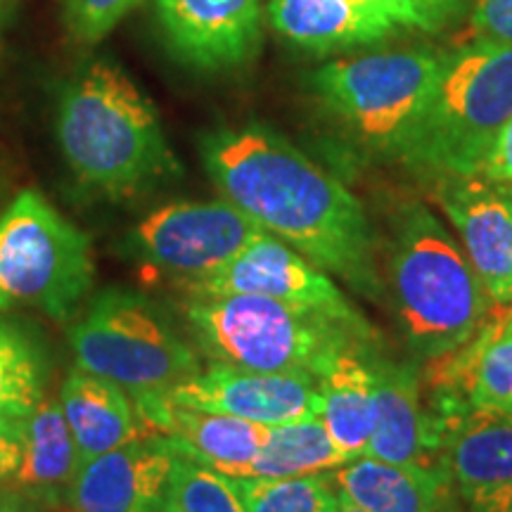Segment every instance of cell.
Returning a JSON list of instances; mask_svg holds the SVG:
<instances>
[{
    "instance_id": "44dd1931",
    "label": "cell",
    "mask_w": 512,
    "mask_h": 512,
    "mask_svg": "<svg viewBox=\"0 0 512 512\" xmlns=\"http://www.w3.org/2000/svg\"><path fill=\"white\" fill-rule=\"evenodd\" d=\"M377 344L342 351L328 370L320 375V420L347 456L361 458L366 453L375 425V384L370 356Z\"/></svg>"
},
{
    "instance_id": "ffe728a7",
    "label": "cell",
    "mask_w": 512,
    "mask_h": 512,
    "mask_svg": "<svg viewBox=\"0 0 512 512\" xmlns=\"http://www.w3.org/2000/svg\"><path fill=\"white\" fill-rule=\"evenodd\" d=\"M60 406L79 453V465L128 441L147 437L136 403L126 389L83 368H74L62 382Z\"/></svg>"
},
{
    "instance_id": "836d02e7",
    "label": "cell",
    "mask_w": 512,
    "mask_h": 512,
    "mask_svg": "<svg viewBox=\"0 0 512 512\" xmlns=\"http://www.w3.org/2000/svg\"><path fill=\"white\" fill-rule=\"evenodd\" d=\"M337 512H368V510H363V508H361V505L351 503V501H349V498L339 496V508H337Z\"/></svg>"
},
{
    "instance_id": "4fadbf2b",
    "label": "cell",
    "mask_w": 512,
    "mask_h": 512,
    "mask_svg": "<svg viewBox=\"0 0 512 512\" xmlns=\"http://www.w3.org/2000/svg\"><path fill=\"white\" fill-rule=\"evenodd\" d=\"M178 460L162 434H147L88 460L69 484L72 512H159Z\"/></svg>"
},
{
    "instance_id": "4dcf8cb0",
    "label": "cell",
    "mask_w": 512,
    "mask_h": 512,
    "mask_svg": "<svg viewBox=\"0 0 512 512\" xmlns=\"http://www.w3.org/2000/svg\"><path fill=\"white\" fill-rule=\"evenodd\" d=\"M479 176H484L486 181L496 185L512 188V119L510 124L503 128V133L498 136L489 155H486Z\"/></svg>"
},
{
    "instance_id": "f1b7e54d",
    "label": "cell",
    "mask_w": 512,
    "mask_h": 512,
    "mask_svg": "<svg viewBox=\"0 0 512 512\" xmlns=\"http://www.w3.org/2000/svg\"><path fill=\"white\" fill-rule=\"evenodd\" d=\"M470 41L512 43V0H467Z\"/></svg>"
},
{
    "instance_id": "cb8c5ba5",
    "label": "cell",
    "mask_w": 512,
    "mask_h": 512,
    "mask_svg": "<svg viewBox=\"0 0 512 512\" xmlns=\"http://www.w3.org/2000/svg\"><path fill=\"white\" fill-rule=\"evenodd\" d=\"M48 363L27 330L0 318V415L29 418L46 399Z\"/></svg>"
},
{
    "instance_id": "d6986e66",
    "label": "cell",
    "mask_w": 512,
    "mask_h": 512,
    "mask_svg": "<svg viewBox=\"0 0 512 512\" xmlns=\"http://www.w3.org/2000/svg\"><path fill=\"white\" fill-rule=\"evenodd\" d=\"M441 463L467 503L512 484V413L465 408L441 430Z\"/></svg>"
},
{
    "instance_id": "6da1fadb",
    "label": "cell",
    "mask_w": 512,
    "mask_h": 512,
    "mask_svg": "<svg viewBox=\"0 0 512 512\" xmlns=\"http://www.w3.org/2000/svg\"><path fill=\"white\" fill-rule=\"evenodd\" d=\"M211 183L320 271L380 302L375 235L358 197L297 145L261 124L221 126L200 140Z\"/></svg>"
},
{
    "instance_id": "f546056e",
    "label": "cell",
    "mask_w": 512,
    "mask_h": 512,
    "mask_svg": "<svg viewBox=\"0 0 512 512\" xmlns=\"http://www.w3.org/2000/svg\"><path fill=\"white\" fill-rule=\"evenodd\" d=\"M27 420V418H24ZM24 420L0 415V489H5L24 458V439L27 427Z\"/></svg>"
},
{
    "instance_id": "7c38bea8",
    "label": "cell",
    "mask_w": 512,
    "mask_h": 512,
    "mask_svg": "<svg viewBox=\"0 0 512 512\" xmlns=\"http://www.w3.org/2000/svg\"><path fill=\"white\" fill-rule=\"evenodd\" d=\"M164 396L197 411L233 415L266 427L320 415V389L309 375L211 366Z\"/></svg>"
},
{
    "instance_id": "484cf974",
    "label": "cell",
    "mask_w": 512,
    "mask_h": 512,
    "mask_svg": "<svg viewBox=\"0 0 512 512\" xmlns=\"http://www.w3.org/2000/svg\"><path fill=\"white\" fill-rule=\"evenodd\" d=\"M159 512H247L233 479L178 456Z\"/></svg>"
},
{
    "instance_id": "e575fe53",
    "label": "cell",
    "mask_w": 512,
    "mask_h": 512,
    "mask_svg": "<svg viewBox=\"0 0 512 512\" xmlns=\"http://www.w3.org/2000/svg\"><path fill=\"white\" fill-rule=\"evenodd\" d=\"M505 188V185H503ZM505 192H508V200H510V207H512V188H505Z\"/></svg>"
},
{
    "instance_id": "277c9868",
    "label": "cell",
    "mask_w": 512,
    "mask_h": 512,
    "mask_svg": "<svg viewBox=\"0 0 512 512\" xmlns=\"http://www.w3.org/2000/svg\"><path fill=\"white\" fill-rule=\"evenodd\" d=\"M183 316L214 366L309 375L316 382L342 351L377 344L375 332L254 294L190 297Z\"/></svg>"
},
{
    "instance_id": "4316f807",
    "label": "cell",
    "mask_w": 512,
    "mask_h": 512,
    "mask_svg": "<svg viewBox=\"0 0 512 512\" xmlns=\"http://www.w3.org/2000/svg\"><path fill=\"white\" fill-rule=\"evenodd\" d=\"M143 0H62L69 34L81 43H98Z\"/></svg>"
},
{
    "instance_id": "8fae6325",
    "label": "cell",
    "mask_w": 512,
    "mask_h": 512,
    "mask_svg": "<svg viewBox=\"0 0 512 512\" xmlns=\"http://www.w3.org/2000/svg\"><path fill=\"white\" fill-rule=\"evenodd\" d=\"M159 27L176 60L200 72H230L254 60L264 0H155Z\"/></svg>"
},
{
    "instance_id": "2e32d148",
    "label": "cell",
    "mask_w": 512,
    "mask_h": 512,
    "mask_svg": "<svg viewBox=\"0 0 512 512\" xmlns=\"http://www.w3.org/2000/svg\"><path fill=\"white\" fill-rule=\"evenodd\" d=\"M375 384V425L363 456L394 465H434L441 448L437 427L420 401V373L415 363L370 356Z\"/></svg>"
},
{
    "instance_id": "8992f818",
    "label": "cell",
    "mask_w": 512,
    "mask_h": 512,
    "mask_svg": "<svg viewBox=\"0 0 512 512\" xmlns=\"http://www.w3.org/2000/svg\"><path fill=\"white\" fill-rule=\"evenodd\" d=\"M446 62L448 53L432 48L332 60L309 76V91L351 143L396 159L430 105Z\"/></svg>"
},
{
    "instance_id": "ac0fdd59",
    "label": "cell",
    "mask_w": 512,
    "mask_h": 512,
    "mask_svg": "<svg viewBox=\"0 0 512 512\" xmlns=\"http://www.w3.org/2000/svg\"><path fill=\"white\" fill-rule=\"evenodd\" d=\"M337 494L368 512H453V479L444 463L394 465L368 456L332 470Z\"/></svg>"
},
{
    "instance_id": "1f68e13d",
    "label": "cell",
    "mask_w": 512,
    "mask_h": 512,
    "mask_svg": "<svg viewBox=\"0 0 512 512\" xmlns=\"http://www.w3.org/2000/svg\"><path fill=\"white\" fill-rule=\"evenodd\" d=\"M467 505H470V512H512V484L491 491V494Z\"/></svg>"
},
{
    "instance_id": "d6a6232c",
    "label": "cell",
    "mask_w": 512,
    "mask_h": 512,
    "mask_svg": "<svg viewBox=\"0 0 512 512\" xmlns=\"http://www.w3.org/2000/svg\"><path fill=\"white\" fill-rule=\"evenodd\" d=\"M48 510L50 508H46L43 503L19 494V491L5 489L3 494H0V512H48Z\"/></svg>"
},
{
    "instance_id": "d4e9b609",
    "label": "cell",
    "mask_w": 512,
    "mask_h": 512,
    "mask_svg": "<svg viewBox=\"0 0 512 512\" xmlns=\"http://www.w3.org/2000/svg\"><path fill=\"white\" fill-rule=\"evenodd\" d=\"M247 512H337L339 494L330 477H230Z\"/></svg>"
},
{
    "instance_id": "52a82bcc",
    "label": "cell",
    "mask_w": 512,
    "mask_h": 512,
    "mask_svg": "<svg viewBox=\"0 0 512 512\" xmlns=\"http://www.w3.org/2000/svg\"><path fill=\"white\" fill-rule=\"evenodd\" d=\"M79 368L131 394L169 392L202 373L195 351L166 313L143 294L121 287L95 294L69 330Z\"/></svg>"
},
{
    "instance_id": "30bf717a",
    "label": "cell",
    "mask_w": 512,
    "mask_h": 512,
    "mask_svg": "<svg viewBox=\"0 0 512 512\" xmlns=\"http://www.w3.org/2000/svg\"><path fill=\"white\" fill-rule=\"evenodd\" d=\"M181 287L190 297L254 294L297 309L325 313L356 330L375 332L328 273L271 233H261L216 273L181 283Z\"/></svg>"
},
{
    "instance_id": "5bb4252c",
    "label": "cell",
    "mask_w": 512,
    "mask_h": 512,
    "mask_svg": "<svg viewBox=\"0 0 512 512\" xmlns=\"http://www.w3.org/2000/svg\"><path fill=\"white\" fill-rule=\"evenodd\" d=\"M434 200L494 304H512V207L503 185L479 174L437 178Z\"/></svg>"
},
{
    "instance_id": "7a4b0ae2",
    "label": "cell",
    "mask_w": 512,
    "mask_h": 512,
    "mask_svg": "<svg viewBox=\"0 0 512 512\" xmlns=\"http://www.w3.org/2000/svg\"><path fill=\"white\" fill-rule=\"evenodd\" d=\"M55 133L69 171L110 200H131L181 174L155 102L112 62H91L67 81Z\"/></svg>"
},
{
    "instance_id": "7402d4cb",
    "label": "cell",
    "mask_w": 512,
    "mask_h": 512,
    "mask_svg": "<svg viewBox=\"0 0 512 512\" xmlns=\"http://www.w3.org/2000/svg\"><path fill=\"white\" fill-rule=\"evenodd\" d=\"M24 458L5 489L34 498L55 510L64 503L69 484L79 472V453L64 420L60 399H43L24 420Z\"/></svg>"
},
{
    "instance_id": "ba28073f",
    "label": "cell",
    "mask_w": 512,
    "mask_h": 512,
    "mask_svg": "<svg viewBox=\"0 0 512 512\" xmlns=\"http://www.w3.org/2000/svg\"><path fill=\"white\" fill-rule=\"evenodd\" d=\"M88 235L38 190L19 192L0 214V309L31 306L72 318L93 285Z\"/></svg>"
},
{
    "instance_id": "9c48e42d",
    "label": "cell",
    "mask_w": 512,
    "mask_h": 512,
    "mask_svg": "<svg viewBox=\"0 0 512 512\" xmlns=\"http://www.w3.org/2000/svg\"><path fill=\"white\" fill-rule=\"evenodd\" d=\"M266 233L228 200L171 202L152 211L131 235L133 252L181 283L207 278Z\"/></svg>"
},
{
    "instance_id": "e0dca14e",
    "label": "cell",
    "mask_w": 512,
    "mask_h": 512,
    "mask_svg": "<svg viewBox=\"0 0 512 512\" xmlns=\"http://www.w3.org/2000/svg\"><path fill=\"white\" fill-rule=\"evenodd\" d=\"M266 15L275 34L316 55L375 46L401 29L389 0H268Z\"/></svg>"
},
{
    "instance_id": "3957f363",
    "label": "cell",
    "mask_w": 512,
    "mask_h": 512,
    "mask_svg": "<svg viewBox=\"0 0 512 512\" xmlns=\"http://www.w3.org/2000/svg\"><path fill=\"white\" fill-rule=\"evenodd\" d=\"M387 278L403 342L418 361L463 347L494 306L463 245L420 202L394 214Z\"/></svg>"
},
{
    "instance_id": "603a6c76",
    "label": "cell",
    "mask_w": 512,
    "mask_h": 512,
    "mask_svg": "<svg viewBox=\"0 0 512 512\" xmlns=\"http://www.w3.org/2000/svg\"><path fill=\"white\" fill-rule=\"evenodd\" d=\"M347 453L335 446L320 415L287 425H273L259 453L233 477H299L325 475L349 463ZM228 477V475H226Z\"/></svg>"
},
{
    "instance_id": "83f0119b",
    "label": "cell",
    "mask_w": 512,
    "mask_h": 512,
    "mask_svg": "<svg viewBox=\"0 0 512 512\" xmlns=\"http://www.w3.org/2000/svg\"><path fill=\"white\" fill-rule=\"evenodd\" d=\"M467 0H389V8L401 29L437 34L465 12Z\"/></svg>"
},
{
    "instance_id": "9a60e30c",
    "label": "cell",
    "mask_w": 512,
    "mask_h": 512,
    "mask_svg": "<svg viewBox=\"0 0 512 512\" xmlns=\"http://www.w3.org/2000/svg\"><path fill=\"white\" fill-rule=\"evenodd\" d=\"M133 403L150 434L166 437L178 456L228 477L259 453L271 430L233 415L181 406L166 399L164 392L136 396Z\"/></svg>"
},
{
    "instance_id": "5b68a950",
    "label": "cell",
    "mask_w": 512,
    "mask_h": 512,
    "mask_svg": "<svg viewBox=\"0 0 512 512\" xmlns=\"http://www.w3.org/2000/svg\"><path fill=\"white\" fill-rule=\"evenodd\" d=\"M512 119V43L470 41L448 53L430 105L399 162L434 178L475 176Z\"/></svg>"
}]
</instances>
